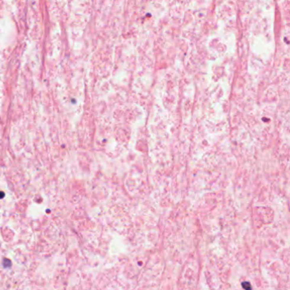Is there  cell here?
<instances>
[{
	"mask_svg": "<svg viewBox=\"0 0 290 290\" xmlns=\"http://www.w3.org/2000/svg\"><path fill=\"white\" fill-rule=\"evenodd\" d=\"M243 288L245 290H251V285H250L249 283L248 282H244L243 284H242Z\"/></svg>",
	"mask_w": 290,
	"mask_h": 290,
	"instance_id": "obj_1",
	"label": "cell"
}]
</instances>
